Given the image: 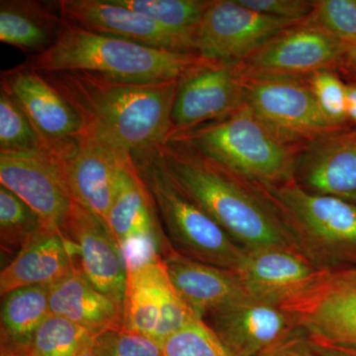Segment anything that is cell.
<instances>
[{
    "label": "cell",
    "mask_w": 356,
    "mask_h": 356,
    "mask_svg": "<svg viewBox=\"0 0 356 356\" xmlns=\"http://www.w3.org/2000/svg\"><path fill=\"white\" fill-rule=\"evenodd\" d=\"M204 60L197 54L161 50L64 20L56 43L22 65L38 72L84 70L122 81L161 83L179 81Z\"/></svg>",
    "instance_id": "cell-3"
},
{
    "label": "cell",
    "mask_w": 356,
    "mask_h": 356,
    "mask_svg": "<svg viewBox=\"0 0 356 356\" xmlns=\"http://www.w3.org/2000/svg\"><path fill=\"white\" fill-rule=\"evenodd\" d=\"M196 318L173 286L163 257L129 267L122 327L163 343Z\"/></svg>",
    "instance_id": "cell-9"
},
{
    "label": "cell",
    "mask_w": 356,
    "mask_h": 356,
    "mask_svg": "<svg viewBox=\"0 0 356 356\" xmlns=\"http://www.w3.org/2000/svg\"><path fill=\"white\" fill-rule=\"evenodd\" d=\"M64 19L58 2L36 0L0 1V41L37 57L56 43Z\"/></svg>",
    "instance_id": "cell-24"
},
{
    "label": "cell",
    "mask_w": 356,
    "mask_h": 356,
    "mask_svg": "<svg viewBox=\"0 0 356 356\" xmlns=\"http://www.w3.org/2000/svg\"><path fill=\"white\" fill-rule=\"evenodd\" d=\"M53 315L99 332L122 327V306L98 290L81 267L49 286Z\"/></svg>",
    "instance_id": "cell-25"
},
{
    "label": "cell",
    "mask_w": 356,
    "mask_h": 356,
    "mask_svg": "<svg viewBox=\"0 0 356 356\" xmlns=\"http://www.w3.org/2000/svg\"><path fill=\"white\" fill-rule=\"evenodd\" d=\"M327 271L298 252L268 248L247 252L236 273L252 298L284 308L310 291Z\"/></svg>",
    "instance_id": "cell-19"
},
{
    "label": "cell",
    "mask_w": 356,
    "mask_h": 356,
    "mask_svg": "<svg viewBox=\"0 0 356 356\" xmlns=\"http://www.w3.org/2000/svg\"><path fill=\"white\" fill-rule=\"evenodd\" d=\"M257 13L291 21H303L312 13L315 1L309 0H238Z\"/></svg>",
    "instance_id": "cell-35"
},
{
    "label": "cell",
    "mask_w": 356,
    "mask_h": 356,
    "mask_svg": "<svg viewBox=\"0 0 356 356\" xmlns=\"http://www.w3.org/2000/svg\"><path fill=\"white\" fill-rule=\"evenodd\" d=\"M62 231L76 245L79 266L86 277L122 306L127 264L106 224L74 201Z\"/></svg>",
    "instance_id": "cell-20"
},
{
    "label": "cell",
    "mask_w": 356,
    "mask_h": 356,
    "mask_svg": "<svg viewBox=\"0 0 356 356\" xmlns=\"http://www.w3.org/2000/svg\"><path fill=\"white\" fill-rule=\"evenodd\" d=\"M243 104L245 79L238 69L204 60L178 81L172 134L228 116Z\"/></svg>",
    "instance_id": "cell-16"
},
{
    "label": "cell",
    "mask_w": 356,
    "mask_h": 356,
    "mask_svg": "<svg viewBox=\"0 0 356 356\" xmlns=\"http://www.w3.org/2000/svg\"><path fill=\"white\" fill-rule=\"evenodd\" d=\"M46 228L38 215L15 194L0 185V242L2 252H19Z\"/></svg>",
    "instance_id": "cell-29"
},
{
    "label": "cell",
    "mask_w": 356,
    "mask_h": 356,
    "mask_svg": "<svg viewBox=\"0 0 356 356\" xmlns=\"http://www.w3.org/2000/svg\"><path fill=\"white\" fill-rule=\"evenodd\" d=\"M0 184L27 204L46 228L62 229L74 199L55 156L44 151L0 154Z\"/></svg>",
    "instance_id": "cell-17"
},
{
    "label": "cell",
    "mask_w": 356,
    "mask_h": 356,
    "mask_svg": "<svg viewBox=\"0 0 356 356\" xmlns=\"http://www.w3.org/2000/svg\"><path fill=\"white\" fill-rule=\"evenodd\" d=\"M163 348L165 356H232L209 325L198 318L165 339Z\"/></svg>",
    "instance_id": "cell-32"
},
{
    "label": "cell",
    "mask_w": 356,
    "mask_h": 356,
    "mask_svg": "<svg viewBox=\"0 0 356 356\" xmlns=\"http://www.w3.org/2000/svg\"><path fill=\"white\" fill-rule=\"evenodd\" d=\"M158 153L173 181L245 252L284 248L307 257L280 208L261 186L175 140H166Z\"/></svg>",
    "instance_id": "cell-1"
},
{
    "label": "cell",
    "mask_w": 356,
    "mask_h": 356,
    "mask_svg": "<svg viewBox=\"0 0 356 356\" xmlns=\"http://www.w3.org/2000/svg\"><path fill=\"white\" fill-rule=\"evenodd\" d=\"M0 356H30V355L28 348L13 343H1Z\"/></svg>",
    "instance_id": "cell-40"
},
{
    "label": "cell",
    "mask_w": 356,
    "mask_h": 356,
    "mask_svg": "<svg viewBox=\"0 0 356 356\" xmlns=\"http://www.w3.org/2000/svg\"><path fill=\"white\" fill-rule=\"evenodd\" d=\"M303 21L264 15L238 0H212L196 34V54L236 67L276 35Z\"/></svg>",
    "instance_id": "cell-10"
},
{
    "label": "cell",
    "mask_w": 356,
    "mask_h": 356,
    "mask_svg": "<svg viewBox=\"0 0 356 356\" xmlns=\"http://www.w3.org/2000/svg\"><path fill=\"white\" fill-rule=\"evenodd\" d=\"M97 339L105 356H165L163 343L122 327L106 330Z\"/></svg>",
    "instance_id": "cell-34"
},
{
    "label": "cell",
    "mask_w": 356,
    "mask_h": 356,
    "mask_svg": "<svg viewBox=\"0 0 356 356\" xmlns=\"http://www.w3.org/2000/svg\"><path fill=\"white\" fill-rule=\"evenodd\" d=\"M1 86L19 103L51 156H67L88 134L79 114L41 72L20 65L1 72Z\"/></svg>",
    "instance_id": "cell-11"
},
{
    "label": "cell",
    "mask_w": 356,
    "mask_h": 356,
    "mask_svg": "<svg viewBox=\"0 0 356 356\" xmlns=\"http://www.w3.org/2000/svg\"><path fill=\"white\" fill-rule=\"evenodd\" d=\"M245 104L275 139L297 149L344 129L323 113L306 81L245 79Z\"/></svg>",
    "instance_id": "cell-7"
},
{
    "label": "cell",
    "mask_w": 356,
    "mask_h": 356,
    "mask_svg": "<svg viewBox=\"0 0 356 356\" xmlns=\"http://www.w3.org/2000/svg\"><path fill=\"white\" fill-rule=\"evenodd\" d=\"M261 187L280 208L310 261L325 270L355 266V203L306 191L294 180Z\"/></svg>",
    "instance_id": "cell-6"
},
{
    "label": "cell",
    "mask_w": 356,
    "mask_h": 356,
    "mask_svg": "<svg viewBox=\"0 0 356 356\" xmlns=\"http://www.w3.org/2000/svg\"><path fill=\"white\" fill-rule=\"evenodd\" d=\"M337 74L350 79V83H356V44L346 50Z\"/></svg>",
    "instance_id": "cell-38"
},
{
    "label": "cell",
    "mask_w": 356,
    "mask_h": 356,
    "mask_svg": "<svg viewBox=\"0 0 356 356\" xmlns=\"http://www.w3.org/2000/svg\"><path fill=\"white\" fill-rule=\"evenodd\" d=\"M132 158L172 250L194 261L236 271L247 252L173 181L158 149Z\"/></svg>",
    "instance_id": "cell-5"
},
{
    "label": "cell",
    "mask_w": 356,
    "mask_h": 356,
    "mask_svg": "<svg viewBox=\"0 0 356 356\" xmlns=\"http://www.w3.org/2000/svg\"><path fill=\"white\" fill-rule=\"evenodd\" d=\"M168 140L261 186L294 180L300 149L275 139L245 104L221 119L173 133Z\"/></svg>",
    "instance_id": "cell-4"
},
{
    "label": "cell",
    "mask_w": 356,
    "mask_h": 356,
    "mask_svg": "<svg viewBox=\"0 0 356 356\" xmlns=\"http://www.w3.org/2000/svg\"><path fill=\"white\" fill-rule=\"evenodd\" d=\"M346 116L348 122L356 124V83L346 86Z\"/></svg>",
    "instance_id": "cell-39"
},
{
    "label": "cell",
    "mask_w": 356,
    "mask_h": 356,
    "mask_svg": "<svg viewBox=\"0 0 356 356\" xmlns=\"http://www.w3.org/2000/svg\"><path fill=\"white\" fill-rule=\"evenodd\" d=\"M294 181L314 193L356 204V128L341 129L302 147Z\"/></svg>",
    "instance_id": "cell-21"
},
{
    "label": "cell",
    "mask_w": 356,
    "mask_h": 356,
    "mask_svg": "<svg viewBox=\"0 0 356 356\" xmlns=\"http://www.w3.org/2000/svg\"><path fill=\"white\" fill-rule=\"evenodd\" d=\"M305 21L348 49L356 44V0H318Z\"/></svg>",
    "instance_id": "cell-31"
},
{
    "label": "cell",
    "mask_w": 356,
    "mask_h": 356,
    "mask_svg": "<svg viewBox=\"0 0 356 356\" xmlns=\"http://www.w3.org/2000/svg\"><path fill=\"white\" fill-rule=\"evenodd\" d=\"M163 259L175 290L201 320L232 302L250 296L240 276L231 269L194 261L173 250Z\"/></svg>",
    "instance_id": "cell-23"
},
{
    "label": "cell",
    "mask_w": 356,
    "mask_h": 356,
    "mask_svg": "<svg viewBox=\"0 0 356 356\" xmlns=\"http://www.w3.org/2000/svg\"><path fill=\"white\" fill-rule=\"evenodd\" d=\"M106 226L120 248L127 269L156 257L163 259L172 250L133 158L122 165Z\"/></svg>",
    "instance_id": "cell-12"
},
{
    "label": "cell",
    "mask_w": 356,
    "mask_h": 356,
    "mask_svg": "<svg viewBox=\"0 0 356 356\" xmlns=\"http://www.w3.org/2000/svg\"><path fill=\"white\" fill-rule=\"evenodd\" d=\"M99 334L102 332L51 314L33 337L28 350L30 356H76Z\"/></svg>",
    "instance_id": "cell-27"
},
{
    "label": "cell",
    "mask_w": 356,
    "mask_h": 356,
    "mask_svg": "<svg viewBox=\"0 0 356 356\" xmlns=\"http://www.w3.org/2000/svg\"><path fill=\"white\" fill-rule=\"evenodd\" d=\"M79 266L76 248L62 229L44 228L0 273L2 297L19 288L51 286Z\"/></svg>",
    "instance_id": "cell-22"
},
{
    "label": "cell",
    "mask_w": 356,
    "mask_h": 356,
    "mask_svg": "<svg viewBox=\"0 0 356 356\" xmlns=\"http://www.w3.org/2000/svg\"><path fill=\"white\" fill-rule=\"evenodd\" d=\"M43 151L31 121L13 93L0 84V154H29Z\"/></svg>",
    "instance_id": "cell-28"
},
{
    "label": "cell",
    "mask_w": 356,
    "mask_h": 356,
    "mask_svg": "<svg viewBox=\"0 0 356 356\" xmlns=\"http://www.w3.org/2000/svg\"><path fill=\"white\" fill-rule=\"evenodd\" d=\"M63 19L88 31L178 53L196 54L197 31L173 29L115 0H60Z\"/></svg>",
    "instance_id": "cell-14"
},
{
    "label": "cell",
    "mask_w": 356,
    "mask_h": 356,
    "mask_svg": "<svg viewBox=\"0 0 356 356\" xmlns=\"http://www.w3.org/2000/svg\"><path fill=\"white\" fill-rule=\"evenodd\" d=\"M98 336V334H97ZM97 336L91 339L76 356H105L102 350Z\"/></svg>",
    "instance_id": "cell-41"
},
{
    "label": "cell",
    "mask_w": 356,
    "mask_h": 356,
    "mask_svg": "<svg viewBox=\"0 0 356 356\" xmlns=\"http://www.w3.org/2000/svg\"><path fill=\"white\" fill-rule=\"evenodd\" d=\"M284 308L310 339L356 346V266L327 271L310 291Z\"/></svg>",
    "instance_id": "cell-13"
},
{
    "label": "cell",
    "mask_w": 356,
    "mask_h": 356,
    "mask_svg": "<svg viewBox=\"0 0 356 356\" xmlns=\"http://www.w3.org/2000/svg\"><path fill=\"white\" fill-rule=\"evenodd\" d=\"M309 339L318 356H356V346L327 343L324 341H315L310 337Z\"/></svg>",
    "instance_id": "cell-37"
},
{
    "label": "cell",
    "mask_w": 356,
    "mask_h": 356,
    "mask_svg": "<svg viewBox=\"0 0 356 356\" xmlns=\"http://www.w3.org/2000/svg\"><path fill=\"white\" fill-rule=\"evenodd\" d=\"M129 158L88 130L74 151L56 159L74 201L106 224L122 165Z\"/></svg>",
    "instance_id": "cell-18"
},
{
    "label": "cell",
    "mask_w": 356,
    "mask_h": 356,
    "mask_svg": "<svg viewBox=\"0 0 356 356\" xmlns=\"http://www.w3.org/2000/svg\"><path fill=\"white\" fill-rule=\"evenodd\" d=\"M346 50L304 20L276 35L236 69L243 79L307 81L318 72H339Z\"/></svg>",
    "instance_id": "cell-8"
},
{
    "label": "cell",
    "mask_w": 356,
    "mask_h": 356,
    "mask_svg": "<svg viewBox=\"0 0 356 356\" xmlns=\"http://www.w3.org/2000/svg\"><path fill=\"white\" fill-rule=\"evenodd\" d=\"M232 356H259L300 329L283 307L243 297L203 318Z\"/></svg>",
    "instance_id": "cell-15"
},
{
    "label": "cell",
    "mask_w": 356,
    "mask_h": 356,
    "mask_svg": "<svg viewBox=\"0 0 356 356\" xmlns=\"http://www.w3.org/2000/svg\"><path fill=\"white\" fill-rule=\"evenodd\" d=\"M307 83L318 107L330 121L339 127H348L346 86L337 72L324 70L309 77Z\"/></svg>",
    "instance_id": "cell-33"
},
{
    "label": "cell",
    "mask_w": 356,
    "mask_h": 356,
    "mask_svg": "<svg viewBox=\"0 0 356 356\" xmlns=\"http://www.w3.org/2000/svg\"><path fill=\"white\" fill-rule=\"evenodd\" d=\"M40 72L74 107L88 130L122 153H151L172 132L178 81L130 83L84 70Z\"/></svg>",
    "instance_id": "cell-2"
},
{
    "label": "cell",
    "mask_w": 356,
    "mask_h": 356,
    "mask_svg": "<svg viewBox=\"0 0 356 356\" xmlns=\"http://www.w3.org/2000/svg\"><path fill=\"white\" fill-rule=\"evenodd\" d=\"M51 314L49 286L36 285L8 293L1 306V343L29 348Z\"/></svg>",
    "instance_id": "cell-26"
},
{
    "label": "cell",
    "mask_w": 356,
    "mask_h": 356,
    "mask_svg": "<svg viewBox=\"0 0 356 356\" xmlns=\"http://www.w3.org/2000/svg\"><path fill=\"white\" fill-rule=\"evenodd\" d=\"M134 13L159 24L184 31H197L212 0H115Z\"/></svg>",
    "instance_id": "cell-30"
},
{
    "label": "cell",
    "mask_w": 356,
    "mask_h": 356,
    "mask_svg": "<svg viewBox=\"0 0 356 356\" xmlns=\"http://www.w3.org/2000/svg\"><path fill=\"white\" fill-rule=\"evenodd\" d=\"M259 356H318L308 336L299 329Z\"/></svg>",
    "instance_id": "cell-36"
}]
</instances>
